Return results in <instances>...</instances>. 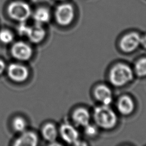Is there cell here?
I'll return each mask as SVG.
<instances>
[{
	"instance_id": "6da1fadb",
	"label": "cell",
	"mask_w": 146,
	"mask_h": 146,
	"mask_svg": "<svg viewBox=\"0 0 146 146\" xmlns=\"http://www.w3.org/2000/svg\"><path fill=\"white\" fill-rule=\"evenodd\" d=\"M93 118L96 125L104 129H112L116 125L118 121L115 112L109 106L103 104L95 108Z\"/></svg>"
},
{
	"instance_id": "7a4b0ae2",
	"label": "cell",
	"mask_w": 146,
	"mask_h": 146,
	"mask_svg": "<svg viewBox=\"0 0 146 146\" xmlns=\"http://www.w3.org/2000/svg\"><path fill=\"white\" fill-rule=\"evenodd\" d=\"M134 72L129 66L119 63L110 70L108 79L110 83L117 87H123L130 83L133 79Z\"/></svg>"
},
{
	"instance_id": "3957f363",
	"label": "cell",
	"mask_w": 146,
	"mask_h": 146,
	"mask_svg": "<svg viewBox=\"0 0 146 146\" xmlns=\"http://www.w3.org/2000/svg\"><path fill=\"white\" fill-rule=\"evenodd\" d=\"M7 12L9 15L12 19L22 22H25L30 17L31 9L26 3L15 1L9 5Z\"/></svg>"
},
{
	"instance_id": "277c9868",
	"label": "cell",
	"mask_w": 146,
	"mask_h": 146,
	"mask_svg": "<svg viewBox=\"0 0 146 146\" xmlns=\"http://www.w3.org/2000/svg\"><path fill=\"white\" fill-rule=\"evenodd\" d=\"M55 16L56 21L59 25L68 26L71 23L74 18V8L69 3L62 4L57 7Z\"/></svg>"
},
{
	"instance_id": "5b68a950",
	"label": "cell",
	"mask_w": 146,
	"mask_h": 146,
	"mask_svg": "<svg viewBox=\"0 0 146 146\" xmlns=\"http://www.w3.org/2000/svg\"><path fill=\"white\" fill-rule=\"evenodd\" d=\"M141 36L136 32L133 31L124 35L121 39L119 46L124 52L129 53L136 50L140 45Z\"/></svg>"
},
{
	"instance_id": "8992f818",
	"label": "cell",
	"mask_w": 146,
	"mask_h": 146,
	"mask_svg": "<svg viewBox=\"0 0 146 146\" xmlns=\"http://www.w3.org/2000/svg\"><path fill=\"white\" fill-rule=\"evenodd\" d=\"M59 131L62 139L68 144H75L79 140V132L70 123H65L62 124Z\"/></svg>"
},
{
	"instance_id": "52a82bcc",
	"label": "cell",
	"mask_w": 146,
	"mask_h": 146,
	"mask_svg": "<svg viewBox=\"0 0 146 146\" xmlns=\"http://www.w3.org/2000/svg\"><path fill=\"white\" fill-rule=\"evenodd\" d=\"M94 94L95 99L103 105L110 106L113 100V94L109 87L100 84L96 87Z\"/></svg>"
},
{
	"instance_id": "ba28073f",
	"label": "cell",
	"mask_w": 146,
	"mask_h": 146,
	"mask_svg": "<svg viewBox=\"0 0 146 146\" xmlns=\"http://www.w3.org/2000/svg\"><path fill=\"white\" fill-rule=\"evenodd\" d=\"M11 52L15 58L21 60H26L31 56L32 50L26 43L18 42L12 47Z\"/></svg>"
},
{
	"instance_id": "9c48e42d",
	"label": "cell",
	"mask_w": 146,
	"mask_h": 146,
	"mask_svg": "<svg viewBox=\"0 0 146 146\" xmlns=\"http://www.w3.org/2000/svg\"><path fill=\"white\" fill-rule=\"evenodd\" d=\"M8 75L15 82H21L25 80L29 75L27 69L19 64H11L8 68Z\"/></svg>"
},
{
	"instance_id": "30bf717a",
	"label": "cell",
	"mask_w": 146,
	"mask_h": 146,
	"mask_svg": "<svg viewBox=\"0 0 146 146\" xmlns=\"http://www.w3.org/2000/svg\"><path fill=\"white\" fill-rule=\"evenodd\" d=\"M135 105L133 100L128 95L121 96L117 103V108L120 113L123 115L131 114L135 110Z\"/></svg>"
},
{
	"instance_id": "8fae6325",
	"label": "cell",
	"mask_w": 146,
	"mask_h": 146,
	"mask_svg": "<svg viewBox=\"0 0 146 146\" xmlns=\"http://www.w3.org/2000/svg\"><path fill=\"white\" fill-rule=\"evenodd\" d=\"M72 117L76 125L84 127L90 123L91 117L86 108H78L73 112Z\"/></svg>"
},
{
	"instance_id": "7c38bea8",
	"label": "cell",
	"mask_w": 146,
	"mask_h": 146,
	"mask_svg": "<svg viewBox=\"0 0 146 146\" xmlns=\"http://www.w3.org/2000/svg\"><path fill=\"white\" fill-rule=\"evenodd\" d=\"M37 142L38 137L34 133L26 132L16 140L14 145L18 146H35Z\"/></svg>"
},
{
	"instance_id": "4fadbf2b",
	"label": "cell",
	"mask_w": 146,
	"mask_h": 146,
	"mask_svg": "<svg viewBox=\"0 0 146 146\" xmlns=\"http://www.w3.org/2000/svg\"><path fill=\"white\" fill-rule=\"evenodd\" d=\"M46 34L45 30L41 25L36 23L34 26L30 27L27 36L30 40L34 43H39L44 38Z\"/></svg>"
},
{
	"instance_id": "5bb4252c",
	"label": "cell",
	"mask_w": 146,
	"mask_h": 146,
	"mask_svg": "<svg viewBox=\"0 0 146 146\" xmlns=\"http://www.w3.org/2000/svg\"><path fill=\"white\" fill-rule=\"evenodd\" d=\"M42 135L47 141L54 142L58 137V131L55 125L52 123H47L42 129Z\"/></svg>"
},
{
	"instance_id": "9a60e30c",
	"label": "cell",
	"mask_w": 146,
	"mask_h": 146,
	"mask_svg": "<svg viewBox=\"0 0 146 146\" xmlns=\"http://www.w3.org/2000/svg\"><path fill=\"white\" fill-rule=\"evenodd\" d=\"M33 17L36 21V23L42 25L49 21L50 19V13L48 9L41 7L36 10L34 14Z\"/></svg>"
},
{
	"instance_id": "2e32d148",
	"label": "cell",
	"mask_w": 146,
	"mask_h": 146,
	"mask_svg": "<svg viewBox=\"0 0 146 146\" xmlns=\"http://www.w3.org/2000/svg\"><path fill=\"white\" fill-rule=\"evenodd\" d=\"M133 72L139 77L146 76V58H141L135 63Z\"/></svg>"
},
{
	"instance_id": "e0dca14e",
	"label": "cell",
	"mask_w": 146,
	"mask_h": 146,
	"mask_svg": "<svg viewBox=\"0 0 146 146\" xmlns=\"http://www.w3.org/2000/svg\"><path fill=\"white\" fill-rule=\"evenodd\" d=\"M83 128L84 133L88 137H94L96 136L98 134L99 127L96 125H94L90 123Z\"/></svg>"
},
{
	"instance_id": "ac0fdd59",
	"label": "cell",
	"mask_w": 146,
	"mask_h": 146,
	"mask_svg": "<svg viewBox=\"0 0 146 146\" xmlns=\"http://www.w3.org/2000/svg\"><path fill=\"white\" fill-rule=\"evenodd\" d=\"M13 126L16 131L23 132L26 128V122L23 118L18 117L13 120Z\"/></svg>"
},
{
	"instance_id": "d6986e66",
	"label": "cell",
	"mask_w": 146,
	"mask_h": 146,
	"mask_svg": "<svg viewBox=\"0 0 146 146\" xmlns=\"http://www.w3.org/2000/svg\"><path fill=\"white\" fill-rule=\"evenodd\" d=\"M13 39L12 33L7 30H3L0 31V40L4 43H10Z\"/></svg>"
},
{
	"instance_id": "ffe728a7",
	"label": "cell",
	"mask_w": 146,
	"mask_h": 146,
	"mask_svg": "<svg viewBox=\"0 0 146 146\" xmlns=\"http://www.w3.org/2000/svg\"><path fill=\"white\" fill-rule=\"evenodd\" d=\"M30 27L27 26L25 23V22H22L18 27V33L21 35H26L27 36L28 34Z\"/></svg>"
},
{
	"instance_id": "44dd1931",
	"label": "cell",
	"mask_w": 146,
	"mask_h": 146,
	"mask_svg": "<svg viewBox=\"0 0 146 146\" xmlns=\"http://www.w3.org/2000/svg\"><path fill=\"white\" fill-rule=\"evenodd\" d=\"M140 45L146 49V35L141 36V39H140Z\"/></svg>"
},
{
	"instance_id": "7402d4cb",
	"label": "cell",
	"mask_w": 146,
	"mask_h": 146,
	"mask_svg": "<svg viewBox=\"0 0 146 146\" xmlns=\"http://www.w3.org/2000/svg\"><path fill=\"white\" fill-rule=\"evenodd\" d=\"M5 63L2 60H0V74L2 73V72L5 69Z\"/></svg>"
},
{
	"instance_id": "603a6c76",
	"label": "cell",
	"mask_w": 146,
	"mask_h": 146,
	"mask_svg": "<svg viewBox=\"0 0 146 146\" xmlns=\"http://www.w3.org/2000/svg\"><path fill=\"white\" fill-rule=\"evenodd\" d=\"M58 1H63V0H58Z\"/></svg>"
}]
</instances>
